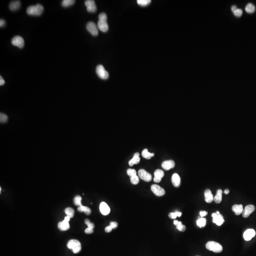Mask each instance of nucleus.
I'll return each mask as SVG.
<instances>
[{"instance_id": "1", "label": "nucleus", "mask_w": 256, "mask_h": 256, "mask_svg": "<svg viewBox=\"0 0 256 256\" xmlns=\"http://www.w3.org/2000/svg\"><path fill=\"white\" fill-rule=\"evenodd\" d=\"M98 17L99 20L97 23L98 28L103 33H106L109 30V26L107 22V15L103 12L99 15Z\"/></svg>"}, {"instance_id": "2", "label": "nucleus", "mask_w": 256, "mask_h": 256, "mask_svg": "<svg viewBox=\"0 0 256 256\" xmlns=\"http://www.w3.org/2000/svg\"><path fill=\"white\" fill-rule=\"evenodd\" d=\"M44 8L41 4H37L36 5H30L27 9L28 14L31 16H39L43 13Z\"/></svg>"}, {"instance_id": "3", "label": "nucleus", "mask_w": 256, "mask_h": 256, "mask_svg": "<svg viewBox=\"0 0 256 256\" xmlns=\"http://www.w3.org/2000/svg\"><path fill=\"white\" fill-rule=\"evenodd\" d=\"M67 247L69 249H72L74 254L78 253L82 249L81 243L77 240H70L67 244Z\"/></svg>"}, {"instance_id": "4", "label": "nucleus", "mask_w": 256, "mask_h": 256, "mask_svg": "<svg viewBox=\"0 0 256 256\" xmlns=\"http://www.w3.org/2000/svg\"><path fill=\"white\" fill-rule=\"evenodd\" d=\"M206 248L208 250L212 251L215 253H220L222 251V246L219 243L215 241H210L206 244Z\"/></svg>"}, {"instance_id": "5", "label": "nucleus", "mask_w": 256, "mask_h": 256, "mask_svg": "<svg viewBox=\"0 0 256 256\" xmlns=\"http://www.w3.org/2000/svg\"><path fill=\"white\" fill-rule=\"evenodd\" d=\"M96 72L98 76L102 79H107L109 77V74L108 72L105 70L104 66L102 65H99L97 66L96 68Z\"/></svg>"}, {"instance_id": "6", "label": "nucleus", "mask_w": 256, "mask_h": 256, "mask_svg": "<svg viewBox=\"0 0 256 256\" xmlns=\"http://www.w3.org/2000/svg\"><path fill=\"white\" fill-rule=\"evenodd\" d=\"M86 29L93 36L98 35V28L95 23L92 22H88L86 24Z\"/></svg>"}, {"instance_id": "7", "label": "nucleus", "mask_w": 256, "mask_h": 256, "mask_svg": "<svg viewBox=\"0 0 256 256\" xmlns=\"http://www.w3.org/2000/svg\"><path fill=\"white\" fill-rule=\"evenodd\" d=\"M138 175L140 178L145 182H150L152 180V175L143 169H141L138 171Z\"/></svg>"}, {"instance_id": "8", "label": "nucleus", "mask_w": 256, "mask_h": 256, "mask_svg": "<svg viewBox=\"0 0 256 256\" xmlns=\"http://www.w3.org/2000/svg\"><path fill=\"white\" fill-rule=\"evenodd\" d=\"M12 43L14 46H16L20 49L24 46V41L23 38L20 36H16L12 38Z\"/></svg>"}, {"instance_id": "9", "label": "nucleus", "mask_w": 256, "mask_h": 256, "mask_svg": "<svg viewBox=\"0 0 256 256\" xmlns=\"http://www.w3.org/2000/svg\"><path fill=\"white\" fill-rule=\"evenodd\" d=\"M151 191L158 196H162L165 194V191L163 188L157 185H153L151 187Z\"/></svg>"}, {"instance_id": "10", "label": "nucleus", "mask_w": 256, "mask_h": 256, "mask_svg": "<svg viewBox=\"0 0 256 256\" xmlns=\"http://www.w3.org/2000/svg\"><path fill=\"white\" fill-rule=\"evenodd\" d=\"M86 6L87 11L89 12L93 13L97 10V7L96 6L95 1L93 0H87L85 3Z\"/></svg>"}, {"instance_id": "11", "label": "nucleus", "mask_w": 256, "mask_h": 256, "mask_svg": "<svg viewBox=\"0 0 256 256\" xmlns=\"http://www.w3.org/2000/svg\"><path fill=\"white\" fill-rule=\"evenodd\" d=\"M212 216L213 218V221L218 226H221L224 222L223 217L221 214H217L215 213H213Z\"/></svg>"}, {"instance_id": "12", "label": "nucleus", "mask_w": 256, "mask_h": 256, "mask_svg": "<svg viewBox=\"0 0 256 256\" xmlns=\"http://www.w3.org/2000/svg\"><path fill=\"white\" fill-rule=\"evenodd\" d=\"M255 207L253 205H248L246 206L245 209L243 211L242 213L243 217L244 218H247L250 215V214H251L255 211Z\"/></svg>"}, {"instance_id": "13", "label": "nucleus", "mask_w": 256, "mask_h": 256, "mask_svg": "<svg viewBox=\"0 0 256 256\" xmlns=\"http://www.w3.org/2000/svg\"><path fill=\"white\" fill-rule=\"evenodd\" d=\"M164 176V172L163 170L161 169H156L154 172V181L157 183H159L162 180V178Z\"/></svg>"}, {"instance_id": "14", "label": "nucleus", "mask_w": 256, "mask_h": 256, "mask_svg": "<svg viewBox=\"0 0 256 256\" xmlns=\"http://www.w3.org/2000/svg\"><path fill=\"white\" fill-rule=\"evenodd\" d=\"M100 211L104 215H107L110 213V208L108 205L105 202H102L100 205Z\"/></svg>"}, {"instance_id": "15", "label": "nucleus", "mask_w": 256, "mask_h": 256, "mask_svg": "<svg viewBox=\"0 0 256 256\" xmlns=\"http://www.w3.org/2000/svg\"><path fill=\"white\" fill-rule=\"evenodd\" d=\"M256 235V232L253 229H248L244 232L243 237L246 241H249L252 239Z\"/></svg>"}, {"instance_id": "16", "label": "nucleus", "mask_w": 256, "mask_h": 256, "mask_svg": "<svg viewBox=\"0 0 256 256\" xmlns=\"http://www.w3.org/2000/svg\"><path fill=\"white\" fill-rule=\"evenodd\" d=\"M175 166V163L172 160L165 161L162 163V167L164 169L169 170L173 169Z\"/></svg>"}, {"instance_id": "17", "label": "nucleus", "mask_w": 256, "mask_h": 256, "mask_svg": "<svg viewBox=\"0 0 256 256\" xmlns=\"http://www.w3.org/2000/svg\"><path fill=\"white\" fill-rule=\"evenodd\" d=\"M205 201L207 203H211L214 200V197L210 189H206L205 192Z\"/></svg>"}, {"instance_id": "18", "label": "nucleus", "mask_w": 256, "mask_h": 256, "mask_svg": "<svg viewBox=\"0 0 256 256\" xmlns=\"http://www.w3.org/2000/svg\"><path fill=\"white\" fill-rule=\"evenodd\" d=\"M172 183L175 187V188H178L181 184V179L180 177H179V175L177 173H175L173 174L172 177Z\"/></svg>"}, {"instance_id": "19", "label": "nucleus", "mask_w": 256, "mask_h": 256, "mask_svg": "<svg viewBox=\"0 0 256 256\" xmlns=\"http://www.w3.org/2000/svg\"><path fill=\"white\" fill-rule=\"evenodd\" d=\"M140 154L137 152L134 154L133 158L129 162V164L130 166H133L134 165L137 164L140 162Z\"/></svg>"}, {"instance_id": "20", "label": "nucleus", "mask_w": 256, "mask_h": 256, "mask_svg": "<svg viewBox=\"0 0 256 256\" xmlns=\"http://www.w3.org/2000/svg\"><path fill=\"white\" fill-rule=\"evenodd\" d=\"M58 228L61 231H66L70 228V225L69 222L64 220L58 223Z\"/></svg>"}, {"instance_id": "21", "label": "nucleus", "mask_w": 256, "mask_h": 256, "mask_svg": "<svg viewBox=\"0 0 256 256\" xmlns=\"http://www.w3.org/2000/svg\"><path fill=\"white\" fill-rule=\"evenodd\" d=\"M232 210L234 212L236 215H239L242 213L243 211L242 205H235L232 207Z\"/></svg>"}, {"instance_id": "22", "label": "nucleus", "mask_w": 256, "mask_h": 256, "mask_svg": "<svg viewBox=\"0 0 256 256\" xmlns=\"http://www.w3.org/2000/svg\"><path fill=\"white\" fill-rule=\"evenodd\" d=\"M20 1H12L9 3V8L11 11H17L20 8Z\"/></svg>"}, {"instance_id": "23", "label": "nucleus", "mask_w": 256, "mask_h": 256, "mask_svg": "<svg viewBox=\"0 0 256 256\" xmlns=\"http://www.w3.org/2000/svg\"><path fill=\"white\" fill-rule=\"evenodd\" d=\"M222 191L221 189H218L217 191V194L214 197V201L216 204H220L222 201Z\"/></svg>"}, {"instance_id": "24", "label": "nucleus", "mask_w": 256, "mask_h": 256, "mask_svg": "<svg viewBox=\"0 0 256 256\" xmlns=\"http://www.w3.org/2000/svg\"><path fill=\"white\" fill-rule=\"evenodd\" d=\"M77 210L79 212H80V213L84 212L86 214V215H89L91 214V212H92L90 208H89V207H88L87 206H83V205L79 206L78 209H77Z\"/></svg>"}, {"instance_id": "25", "label": "nucleus", "mask_w": 256, "mask_h": 256, "mask_svg": "<svg viewBox=\"0 0 256 256\" xmlns=\"http://www.w3.org/2000/svg\"><path fill=\"white\" fill-rule=\"evenodd\" d=\"M154 155L155 154L153 153L149 152L147 148L144 149L142 152V156L143 158H145L146 159H150L152 157L154 156Z\"/></svg>"}, {"instance_id": "26", "label": "nucleus", "mask_w": 256, "mask_h": 256, "mask_svg": "<svg viewBox=\"0 0 256 256\" xmlns=\"http://www.w3.org/2000/svg\"><path fill=\"white\" fill-rule=\"evenodd\" d=\"M174 224L177 226V228L180 232H184L186 230V226L182 224L181 221H178L177 220H174Z\"/></svg>"}, {"instance_id": "27", "label": "nucleus", "mask_w": 256, "mask_h": 256, "mask_svg": "<svg viewBox=\"0 0 256 256\" xmlns=\"http://www.w3.org/2000/svg\"><path fill=\"white\" fill-rule=\"evenodd\" d=\"M255 9L256 8L255 5L251 3H249L246 6L245 11L249 14H252L255 12Z\"/></svg>"}, {"instance_id": "28", "label": "nucleus", "mask_w": 256, "mask_h": 256, "mask_svg": "<svg viewBox=\"0 0 256 256\" xmlns=\"http://www.w3.org/2000/svg\"><path fill=\"white\" fill-rule=\"evenodd\" d=\"M65 213L66 214V215L70 217V218H72L74 216V210L72 208H66L65 210Z\"/></svg>"}, {"instance_id": "29", "label": "nucleus", "mask_w": 256, "mask_h": 256, "mask_svg": "<svg viewBox=\"0 0 256 256\" xmlns=\"http://www.w3.org/2000/svg\"><path fill=\"white\" fill-rule=\"evenodd\" d=\"M206 220L204 218L199 219L196 221V224L200 228H202L206 225Z\"/></svg>"}, {"instance_id": "30", "label": "nucleus", "mask_w": 256, "mask_h": 256, "mask_svg": "<svg viewBox=\"0 0 256 256\" xmlns=\"http://www.w3.org/2000/svg\"><path fill=\"white\" fill-rule=\"evenodd\" d=\"M74 0H63L62 1V5L63 7H69L74 4Z\"/></svg>"}, {"instance_id": "31", "label": "nucleus", "mask_w": 256, "mask_h": 256, "mask_svg": "<svg viewBox=\"0 0 256 256\" xmlns=\"http://www.w3.org/2000/svg\"><path fill=\"white\" fill-rule=\"evenodd\" d=\"M151 0H137V4L141 6H146L151 3Z\"/></svg>"}, {"instance_id": "32", "label": "nucleus", "mask_w": 256, "mask_h": 256, "mask_svg": "<svg viewBox=\"0 0 256 256\" xmlns=\"http://www.w3.org/2000/svg\"><path fill=\"white\" fill-rule=\"evenodd\" d=\"M82 199L81 196H76L74 197V203L77 206H81V205H82V203H81Z\"/></svg>"}, {"instance_id": "33", "label": "nucleus", "mask_w": 256, "mask_h": 256, "mask_svg": "<svg viewBox=\"0 0 256 256\" xmlns=\"http://www.w3.org/2000/svg\"><path fill=\"white\" fill-rule=\"evenodd\" d=\"M182 215V213L181 212H176L175 213H170L169 214V217L172 219H175L177 217H180Z\"/></svg>"}, {"instance_id": "34", "label": "nucleus", "mask_w": 256, "mask_h": 256, "mask_svg": "<svg viewBox=\"0 0 256 256\" xmlns=\"http://www.w3.org/2000/svg\"><path fill=\"white\" fill-rule=\"evenodd\" d=\"M130 180H131V183L133 185H137V184L139 183V181H140L139 177L137 175H134V176H133V177H130Z\"/></svg>"}, {"instance_id": "35", "label": "nucleus", "mask_w": 256, "mask_h": 256, "mask_svg": "<svg viewBox=\"0 0 256 256\" xmlns=\"http://www.w3.org/2000/svg\"><path fill=\"white\" fill-rule=\"evenodd\" d=\"M127 175L130 177L137 175L136 171L134 169H128L127 170Z\"/></svg>"}, {"instance_id": "36", "label": "nucleus", "mask_w": 256, "mask_h": 256, "mask_svg": "<svg viewBox=\"0 0 256 256\" xmlns=\"http://www.w3.org/2000/svg\"><path fill=\"white\" fill-rule=\"evenodd\" d=\"M8 120V117L4 113H1L0 114V121L1 123H5L7 122Z\"/></svg>"}, {"instance_id": "37", "label": "nucleus", "mask_w": 256, "mask_h": 256, "mask_svg": "<svg viewBox=\"0 0 256 256\" xmlns=\"http://www.w3.org/2000/svg\"><path fill=\"white\" fill-rule=\"evenodd\" d=\"M235 16L237 17H240L242 14V11L240 9H237L235 11L233 12Z\"/></svg>"}, {"instance_id": "38", "label": "nucleus", "mask_w": 256, "mask_h": 256, "mask_svg": "<svg viewBox=\"0 0 256 256\" xmlns=\"http://www.w3.org/2000/svg\"><path fill=\"white\" fill-rule=\"evenodd\" d=\"M85 222L88 228H91V229H93V228H94V224L92 222H91L89 219H85Z\"/></svg>"}, {"instance_id": "39", "label": "nucleus", "mask_w": 256, "mask_h": 256, "mask_svg": "<svg viewBox=\"0 0 256 256\" xmlns=\"http://www.w3.org/2000/svg\"><path fill=\"white\" fill-rule=\"evenodd\" d=\"M110 226L112 227V229H116L118 226V223L115 221H112L110 222Z\"/></svg>"}, {"instance_id": "40", "label": "nucleus", "mask_w": 256, "mask_h": 256, "mask_svg": "<svg viewBox=\"0 0 256 256\" xmlns=\"http://www.w3.org/2000/svg\"><path fill=\"white\" fill-rule=\"evenodd\" d=\"M85 232L86 234H92L93 232V229L87 227L85 230Z\"/></svg>"}, {"instance_id": "41", "label": "nucleus", "mask_w": 256, "mask_h": 256, "mask_svg": "<svg viewBox=\"0 0 256 256\" xmlns=\"http://www.w3.org/2000/svg\"><path fill=\"white\" fill-rule=\"evenodd\" d=\"M112 227L110 225H109V226H107L105 228V231L106 232H112Z\"/></svg>"}, {"instance_id": "42", "label": "nucleus", "mask_w": 256, "mask_h": 256, "mask_svg": "<svg viewBox=\"0 0 256 256\" xmlns=\"http://www.w3.org/2000/svg\"><path fill=\"white\" fill-rule=\"evenodd\" d=\"M208 213L206 211H201L200 212V215H201V217H205V216L207 215Z\"/></svg>"}, {"instance_id": "43", "label": "nucleus", "mask_w": 256, "mask_h": 256, "mask_svg": "<svg viewBox=\"0 0 256 256\" xmlns=\"http://www.w3.org/2000/svg\"><path fill=\"white\" fill-rule=\"evenodd\" d=\"M5 25V22L4 20L3 19H1L0 20V27H3Z\"/></svg>"}, {"instance_id": "44", "label": "nucleus", "mask_w": 256, "mask_h": 256, "mask_svg": "<svg viewBox=\"0 0 256 256\" xmlns=\"http://www.w3.org/2000/svg\"><path fill=\"white\" fill-rule=\"evenodd\" d=\"M5 84V81H4L3 77L1 76L0 77V85H3Z\"/></svg>"}, {"instance_id": "45", "label": "nucleus", "mask_w": 256, "mask_h": 256, "mask_svg": "<svg viewBox=\"0 0 256 256\" xmlns=\"http://www.w3.org/2000/svg\"><path fill=\"white\" fill-rule=\"evenodd\" d=\"M70 218L68 216H66V217H65V219H64V220L66 221H68V222H69V221H70Z\"/></svg>"}, {"instance_id": "46", "label": "nucleus", "mask_w": 256, "mask_h": 256, "mask_svg": "<svg viewBox=\"0 0 256 256\" xmlns=\"http://www.w3.org/2000/svg\"><path fill=\"white\" fill-rule=\"evenodd\" d=\"M237 9V6L236 5H233L232 7V12H233L234 11H235L236 9Z\"/></svg>"}, {"instance_id": "47", "label": "nucleus", "mask_w": 256, "mask_h": 256, "mask_svg": "<svg viewBox=\"0 0 256 256\" xmlns=\"http://www.w3.org/2000/svg\"><path fill=\"white\" fill-rule=\"evenodd\" d=\"M229 189H225V191L224 192V194H228L229 193Z\"/></svg>"}, {"instance_id": "48", "label": "nucleus", "mask_w": 256, "mask_h": 256, "mask_svg": "<svg viewBox=\"0 0 256 256\" xmlns=\"http://www.w3.org/2000/svg\"><path fill=\"white\" fill-rule=\"evenodd\" d=\"M216 213H217V214H220V212H219V211H217V212H216Z\"/></svg>"}, {"instance_id": "49", "label": "nucleus", "mask_w": 256, "mask_h": 256, "mask_svg": "<svg viewBox=\"0 0 256 256\" xmlns=\"http://www.w3.org/2000/svg\"><path fill=\"white\" fill-rule=\"evenodd\" d=\"M0 191H1V192H0V193H1V188H0Z\"/></svg>"}]
</instances>
